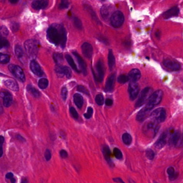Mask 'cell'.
Masks as SVG:
<instances>
[{
  "label": "cell",
  "mask_w": 183,
  "mask_h": 183,
  "mask_svg": "<svg viewBox=\"0 0 183 183\" xmlns=\"http://www.w3.org/2000/svg\"><path fill=\"white\" fill-rule=\"evenodd\" d=\"M9 33V31L5 26H0V37H7Z\"/></svg>",
  "instance_id": "cell-43"
},
{
  "label": "cell",
  "mask_w": 183,
  "mask_h": 183,
  "mask_svg": "<svg viewBox=\"0 0 183 183\" xmlns=\"http://www.w3.org/2000/svg\"><path fill=\"white\" fill-rule=\"evenodd\" d=\"M163 96V92L161 90H158L153 92L148 99L146 106L150 110H153L156 106L158 105L159 104H160L162 100Z\"/></svg>",
  "instance_id": "cell-4"
},
{
  "label": "cell",
  "mask_w": 183,
  "mask_h": 183,
  "mask_svg": "<svg viewBox=\"0 0 183 183\" xmlns=\"http://www.w3.org/2000/svg\"><path fill=\"white\" fill-rule=\"evenodd\" d=\"M39 41L35 39H29L24 43L25 51L28 55L31 57H34L37 55L39 49Z\"/></svg>",
  "instance_id": "cell-2"
},
{
  "label": "cell",
  "mask_w": 183,
  "mask_h": 183,
  "mask_svg": "<svg viewBox=\"0 0 183 183\" xmlns=\"http://www.w3.org/2000/svg\"><path fill=\"white\" fill-rule=\"evenodd\" d=\"M9 56L7 54L0 53V64H5L9 62Z\"/></svg>",
  "instance_id": "cell-37"
},
{
  "label": "cell",
  "mask_w": 183,
  "mask_h": 183,
  "mask_svg": "<svg viewBox=\"0 0 183 183\" xmlns=\"http://www.w3.org/2000/svg\"><path fill=\"white\" fill-rule=\"evenodd\" d=\"M102 1H105V0H102Z\"/></svg>",
  "instance_id": "cell-61"
},
{
  "label": "cell",
  "mask_w": 183,
  "mask_h": 183,
  "mask_svg": "<svg viewBox=\"0 0 183 183\" xmlns=\"http://www.w3.org/2000/svg\"><path fill=\"white\" fill-rule=\"evenodd\" d=\"M125 21L124 14L120 11L114 12L110 18V22L114 28L121 27Z\"/></svg>",
  "instance_id": "cell-8"
},
{
  "label": "cell",
  "mask_w": 183,
  "mask_h": 183,
  "mask_svg": "<svg viewBox=\"0 0 183 183\" xmlns=\"http://www.w3.org/2000/svg\"><path fill=\"white\" fill-rule=\"evenodd\" d=\"M53 59L54 60L55 63L59 64L60 63L63 62L64 57L63 55L61 53H55L53 54Z\"/></svg>",
  "instance_id": "cell-33"
},
{
  "label": "cell",
  "mask_w": 183,
  "mask_h": 183,
  "mask_svg": "<svg viewBox=\"0 0 183 183\" xmlns=\"http://www.w3.org/2000/svg\"><path fill=\"white\" fill-rule=\"evenodd\" d=\"M5 85L6 87L9 88L12 91L14 92H18L19 90V85L16 81L12 80H8L5 81L4 82Z\"/></svg>",
  "instance_id": "cell-26"
},
{
  "label": "cell",
  "mask_w": 183,
  "mask_h": 183,
  "mask_svg": "<svg viewBox=\"0 0 183 183\" xmlns=\"http://www.w3.org/2000/svg\"><path fill=\"white\" fill-rule=\"evenodd\" d=\"M6 178L8 179H11L12 178H14V174H12L11 172H9V173H8V174H6Z\"/></svg>",
  "instance_id": "cell-56"
},
{
  "label": "cell",
  "mask_w": 183,
  "mask_h": 183,
  "mask_svg": "<svg viewBox=\"0 0 183 183\" xmlns=\"http://www.w3.org/2000/svg\"><path fill=\"white\" fill-rule=\"evenodd\" d=\"M83 7H84L85 9L90 14V15L92 17V19H93V20H94L98 25H101L102 23H101V22L99 21V19L98 18V17L96 16V14L95 13V12H94V10H93V9H92V6H91L90 5H88V4L85 3V4H83Z\"/></svg>",
  "instance_id": "cell-24"
},
{
  "label": "cell",
  "mask_w": 183,
  "mask_h": 183,
  "mask_svg": "<svg viewBox=\"0 0 183 183\" xmlns=\"http://www.w3.org/2000/svg\"><path fill=\"white\" fill-rule=\"evenodd\" d=\"M69 6V0H61L59 5L60 9H64L68 8Z\"/></svg>",
  "instance_id": "cell-44"
},
{
  "label": "cell",
  "mask_w": 183,
  "mask_h": 183,
  "mask_svg": "<svg viewBox=\"0 0 183 183\" xmlns=\"http://www.w3.org/2000/svg\"><path fill=\"white\" fill-rule=\"evenodd\" d=\"M116 64V59L112 50H109L108 54V65L110 71H112Z\"/></svg>",
  "instance_id": "cell-27"
},
{
  "label": "cell",
  "mask_w": 183,
  "mask_h": 183,
  "mask_svg": "<svg viewBox=\"0 0 183 183\" xmlns=\"http://www.w3.org/2000/svg\"><path fill=\"white\" fill-rule=\"evenodd\" d=\"M167 172L170 181H174L176 180L178 176V174L175 171V170L174 169V167H168L167 170Z\"/></svg>",
  "instance_id": "cell-29"
},
{
  "label": "cell",
  "mask_w": 183,
  "mask_h": 183,
  "mask_svg": "<svg viewBox=\"0 0 183 183\" xmlns=\"http://www.w3.org/2000/svg\"><path fill=\"white\" fill-rule=\"evenodd\" d=\"M169 143L176 147H180L182 146V136L179 130L174 132L170 136Z\"/></svg>",
  "instance_id": "cell-11"
},
{
  "label": "cell",
  "mask_w": 183,
  "mask_h": 183,
  "mask_svg": "<svg viewBox=\"0 0 183 183\" xmlns=\"http://www.w3.org/2000/svg\"><path fill=\"white\" fill-rule=\"evenodd\" d=\"M153 93V89L150 87H146L142 90L135 104V108H140L146 103L149 97Z\"/></svg>",
  "instance_id": "cell-5"
},
{
  "label": "cell",
  "mask_w": 183,
  "mask_h": 183,
  "mask_svg": "<svg viewBox=\"0 0 183 183\" xmlns=\"http://www.w3.org/2000/svg\"><path fill=\"white\" fill-rule=\"evenodd\" d=\"M129 80L128 75H126L125 74H122L120 75L119 76V77L117 78L118 82L120 83V84H125Z\"/></svg>",
  "instance_id": "cell-36"
},
{
  "label": "cell",
  "mask_w": 183,
  "mask_h": 183,
  "mask_svg": "<svg viewBox=\"0 0 183 183\" xmlns=\"http://www.w3.org/2000/svg\"><path fill=\"white\" fill-rule=\"evenodd\" d=\"M3 108L2 105H1V103H0V115H1L2 114V113L3 112Z\"/></svg>",
  "instance_id": "cell-60"
},
{
  "label": "cell",
  "mask_w": 183,
  "mask_h": 183,
  "mask_svg": "<svg viewBox=\"0 0 183 183\" xmlns=\"http://www.w3.org/2000/svg\"><path fill=\"white\" fill-rule=\"evenodd\" d=\"M61 94L62 99L64 101H66L67 95H68V90L66 87H64L62 88Z\"/></svg>",
  "instance_id": "cell-48"
},
{
  "label": "cell",
  "mask_w": 183,
  "mask_h": 183,
  "mask_svg": "<svg viewBox=\"0 0 183 183\" xmlns=\"http://www.w3.org/2000/svg\"><path fill=\"white\" fill-rule=\"evenodd\" d=\"M74 102L76 106L78 109H81L82 108L84 103V100L83 97L80 94H75L73 96Z\"/></svg>",
  "instance_id": "cell-28"
},
{
  "label": "cell",
  "mask_w": 183,
  "mask_h": 183,
  "mask_svg": "<svg viewBox=\"0 0 183 183\" xmlns=\"http://www.w3.org/2000/svg\"><path fill=\"white\" fill-rule=\"evenodd\" d=\"M155 154L151 149H147L146 151V156L149 160H153L155 157Z\"/></svg>",
  "instance_id": "cell-42"
},
{
  "label": "cell",
  "mask_w": 183,
  "mask_h": 183,
  "mask_svg": "<svg viewBox=\"0 0 183 183\" xmlns=\"http://www.w3.org/2000/svg\"><path fill=\"white\" fill-rule=\"evenodd\" d=\"M47 37L51 43L62 48L66 47L67 32L63 25L58 24L50 25L47 31Z\"/></svg>",
  "instance_id": "cell-1"
},
{
  "label": "cell",
  "mask_w": 183,
  "mask_h": 183,
  "mask_svg": "<svg viewBox=\"0 0 183 183\" xmlns=\"http://www.w3.org/2000/svg\"><path fill=\"white\" fill-rule=\"evenodd\" d=\"M102 152H103V155L104 158L106 161L109 165H110V167H114L115 164L113 163L111 156V151H110V148L108 145H104L102 147Z\"/></svg>",
  "instance_id": "cell-17"
},
{
  "label": "cell",
  "mask_w": 183,
  "mask_h": 183,
  "mask_svg": "<svg viewBox=\"0 0 183 183\" xmlns=\"http://www.w3.org/2000/svg\"><path fill=\"white\" fill-rule=\"evenodd\" d=\"M115 79H116V74H112L108 78L105 83V91L107 92H113L114 89Z\"/></svg>",
  "instance_id": "cell-16"
},
{
  "label": "cell",
  "mask_w": 183,
  "mask_h": 183,
  "mask_svg": "<svg viewBox=\"0 0 183 183\" xmlns=\"http://www.w3.org/2000/svg\"><path fill=\"white\" fill-rule=\"evenodd\" d=\"M65 58L66 59L68 63V64L70 65V66L71 67V68L74 70L75 71H76L77 73H80V71L78 68L75 63L73 59L72 58L71 56L69 54H66L65 55Z\"/></svg>",
  "instance_id": "cell-31"
},
{
  "label": "cell",
  "mask_w": 183,
  "mask_h": 183,
  "mask_svg": "<svg viewBox=\"0 0 183 183\" xmlns=\"http://www.w3.org/2000/svg\"><path fill=\"white\" fill-rule=\"evenodd\" d=\"M161 31H157V32H156V37L158 38V39H160L161 37Z\"/></svg>",
  "instance_id": "cell-58"
},
{
  "label": "cell",
  "mask_w": 183,
  "mask_h": 183,
  "mask_svg": "<svg viewBox=\"0 0 183 183\" xmlns=\"http://www.w3.org/2000/svg\"><path fill=\"white\" fill-rule=\"evenodd\" d=\"M113 102L111 99L107 98L106 99V105L108 106H112L113 105Z\"/></svg>",
  "instance_id": "cell-54"
},
{
  "label": "cell",
  "mask_w": 183,
  "mask_h": 183,
  "mask_svg": "<svg viewBox=\"0 0 183 183\" xmlns=\"http://www.w3.org/2000/svg\"><path fill=\"white\" fill-rule=\"evenodd\" d=\"M17 137L19 140H20L21 141H25V139L20 135H17Z\"/></svg>",
  "instance_id": "cell-57"
},
{
  "label": "cell",
  "mask_w": 183,
  "mask_h": 183,
  "mask_svg": "<svg viewBox=\"0 0 183 183\" xmlns=\"http://www.w3.org/2000/svg\"><path fill=\"white\" fill-rule=\"evenodd\" d=\"M60 156L63 158H67L68 157V156L67 152L65 150H64V149L60 150Z\"/></svg>",
  "instance_id": "cell-53"
},
{
  "label": "cell",
  "mask_w": 183,
  "mask_h": 183,
  "mask_svg": "<svg viewBox=\"0 0 183 183\" xmlns=\"http://www.w3.org/2000/svg\"><path fill=\"white\" fill-rule=\"evenodd\" d=\"M10 28L12 29V31L13 32H16L19 30V25L18 23H16V22H12L10 25Z\"/></svg>",
  "instance_id": "cell-50"
},
{
  "label": "cell",
  "mask_w": 183,
  "mask_h": 183,
  "mask_svg": "<svg viewBox=\"0 0 183 183\" xmlns=\"http://www.w3.org/2000/svg\"><path fill=\"white\" fill-rule=\"evenodd\" d=\"M95 102L99 106L102 105L104 102V98L103 95L102 94H98L96 95L95 98Z\"/></svg>",
  "instance_id": "cell-41"
},
{
  "label": "cell",
  "mask_w": 183,
  "mask_h": 183,
  "mask_svg": "<svg viewBox=\"0 0 183 183\" xmlns=\"http://www.w3.org/2000/svg\"><path fill=\"white\" fill-rule=\"evenodd\" d=\"M128 92L130 100L131 101L135 100L140 92L139 85L136 82H131L128 85Z\"/></svg>",
  "instance_id": "cell-10"
},
{
  "label": "cell",
  "mask_w": 183,
  "mask_h": 183,
  "mask_svg": "<svg viewBox=\"0 0 183 183\" xmlns=\"http://www.w3.org/2000/svg\"><path fill=\"white\" fill-rule=\"evenodd\" d=\"M48 0H33L32 7L35 10L43 9L48 6Z\"/></svg>",
  "instance_id": "cell-19"
},
{
  "label": "cell",
  "mask_w": 183,
  "mask_h": 183,
  "mask_svg": "<svg viewBox=\"0 0 183 183\" xmlns=\"http://www.w3.org/2000/svg\"><path fill=\"white\" fill-rule=\"evenodd\" d=\"M5 141V139L2 136H0V157L3 155V144Z\"/></svg>",
  "instance_id": "cell-51"
},
{
  "label": "cell",
  "mask_w": 183,
  "mask_h": 183,
  "mask_svg": "<svg viewBox=\"0 0 183 183\" xmlns=\"http://www.w3.org/2000/svg\"><path fill=\"white\" fill-rule=\"evenodd\" d=\"M129 80L131 82H136L141 78V73L139 69L134 68L132 69L128 75Z\"/></svg>",
  "instance_id": "cell-21"
},
{
  "label": "cell",
  "mask_w": 183,
  "mask_h": 183,
  "mask_svg": "<svg viewBox=\"0 0 183 183\" xmlns=\"http://www.w3.org/2000/svg\"><path fill=\"white\" fill-rule=\"evenodd\" d=\"M93 112H94L93 109H92V107H89V108H88L87 113L84 114V117H85L86 119H90V118H92V116L93 115Z\"/></svg>",
  "instance_id": "cell-47"
},
{
  "label": "cell",
  "mask_w": 183,
  "mask_h": 183,
  "mask_svg": "<svg viewBox=\"0 0 183 183\" xmlns=\"http://www.w3.org/2000/svg\"><path fill=\"white\" fill-rule=\"evenodd\" d=\"M163 63L167 68L171 71H178L181 69V64L176 61L170 60H165Z\"/></svg>",
  "instance_id": "cell-14"
},
{
  "label": "cell",
  "mask_w": 183,
  "mask_h": 183,
  "mask_svg": "<svg viewBox=\"0 0 183 183\" xmlns=\"http://www.w3.org/2000/svg\"><path fill=\"white\" fill-rule=\"evenodd\" d=\"M26 89L28 90V92L30 94H31L34 97L39 98V97L40 96V92L36 88L33 87L32 85H28L26 87Z\"/></svg>",
  "instance_id": "cell-30"
},
{
  "label": "cell",
  "mask_w": 183,
  "mask_h": 183,
  "mask_svg": "<svg viewBox=\"0 0 183 183\" xmlns=\"http://www.w3.org/2000/svg\"><path fill=\"white\" fill-rule=\"evenodd\" d=\"M77 90H78V92H82L86 95H88V96L90 95L89 92L88 91V90L83 85H78L77 87Z\"/></svg>",
  "instance_id": "cell-45"
},
{
  "label": "cell",
  "mask_w": 183,
  "mask_h": 183,
  "mask_svg": "<svg viewBox=\"0 0 183 183\" xmlns=\"http://www.w3.org/2000/svg\"><path fill=\"white\" fill-rule=\"evenodd\" d=\"M160 127V126L158 123L150 119V121L144 124L143 130L144 134L148 136L154 137L158 133Z\"/></svg>",
  "instance_id": "cell-3"
},
{
  "label": "cell",
  "mask_w": 183,
  "mask_h": 183,
  "mask_svg": "<svg viewBox=\"0 0 183 183\" xmlns=\"http://www.w3.org/2000/svg\"><path fill=\"white\" fill-rule=\"evenodd\" d=\"M122 140L125 144L129 146L132 142V136L128 133H125L122 135Z\"/></svg>",
  "instance_id": "cell-32"
},
{
  "label": "cell",
  "mask_w": 183,
  "mask_h": 183,
  "mask_svg": "<svg viewBox=\"0 0 183 183\" xmlns=\"http://www.w3.org/2000/svg\"><path fill=\"white\" fill-rule=\"evenodd\" d=\"M69 111H70V113L72 116V117H73L74 119H78V112L76 111V110H75V108H73V107H71L69 109Z\"/></svg>",
  "instance_id": "cell-49"
},
{
  "label": "cell",
  "mask_w": 183,
  "mask_h": 183,
  "mask_svg": "<svg viewBox=\"0 0 183 183\" xmlns=\"http://www.w3.org/2000/svg\"><path fill=\"white\" fill-rule=\"evenodd\" d=\"M167 117V112L165 109L159 108L156 109L154 111L150 113V119L157 123L158 124L162 123L165 120Z\"/></svg>",
  "instance_id": "cell-6"
},
{
  "label": "cell",
  "mask_w": 183,
  "mask_h": 183,
  "mask_svg": "<svg viewBox=\"0 0 183 183\" xmlns=\"http://www.w3.org/2000/svg\"><path fill=\"white\" fill-rule=\"evenodd\" d=\"M19 0H9L10 2L12 3V4H15L17 2H18Z\"/></svg>",
  "instance_id": "cell-59"
},
{
  "label": "cell",
  "mask_w": 183,
  "mask_h": 183,
  "mask_svg": "<svg viewBox=\"0 0 183 183\" xmlns=\"http://www.w3.org/2000/svg\"><path fill=\"white\" fill-rule=\"evenodd\" d=\"M9 46V43L4 37H0V49L7 48Z\"/></svg>",
  "instance_id": "cell-38"
},
{
  "label": "cell",
  "mask_w": 183,
  "mask_h": 183,
  "mask_svg": "<svg viewBox=\"0 0 183 183\" xmlns=\"http://www.w3.org/2000/svg\"><path fill=\"white\" fill-rule=\"evenodd\" d=\"M52 154L51 152L49 149H46V151L45 153V157L46 158V161H49L51 158Z\"/></svg>",
  "instance_id": "cell-52"
},
{
  "label": "cell",
  "mask_w": 183,
  "mask_h": 183,
  "mask_svg": "<svg viewBox=\"0 0 183 183\" xmlns=\"http://www.w3.org/2000/svg\"><path fill=\"white\" fill-rule=\"evenodd\" d=\"M113 153H114L115 157L118 160H120L123 159V153H122L121 150L119 148H115L113 149Z\"/></svg>",
  "instance_id": "cell-39"
},
{
  "label": "cell",
  "mask_w": 183,
  "mask_h": 183,
  "mask_svg": "<svg viewBox=\"0 0 183 183\" xmlns=\"http://www.w3.org/2000/svg\"><path fill=\"white\" fill-rule=\"evenodd\" d=\"M81 48L83 54L85 57L88 59H91L93 54V47L92 45L89 43L85 42L83 43Z\"/></svg>",
  "instance_id": "cell-15"
},
{
  "label": "cell",
  "mask_w": 183,
  "mask_h": 183,
  "mask_svg": "<svg viewBox=\"0 0 183 183\" xmlns=\"http://www.w3.org/2000/svg\"><path fill=\"white\" fill-rule=\"evenodd\" d=\"M48 85V81L47 79L43 78L40 80H39L38 82V86L41 89H46Z\"/></svg>",
  "instance_id": "cell-34"
},
{
  "label": "cell",
  "mask_w": 183,
  "mask_h": 183,
  "mask_svg": "<svg viewBox=\"0 0 183 183\" xmlns=\"http://www.w3.org/2000/svg\"><path fill=\"white\" fill-rule=\"evenodd\" d=\"M30 69L32 72L38 76H41L43 75V71L41 67L40 66L38 63L34 60H32L30 62Z\"/></svg>",
  "instance_id": "cell-20"
},
{
  "label": "cell",
  "mask_w": 183,
  "mask_h": 183,
  "mask_svg": "<svg viewBox=\"0 0 183 183\" xmlns=\"http://www.w3.org/2000/svg\"><path fill=\"white\" fill-rule=\"evenodd\" d=\"M97 39H98L100 42L105 44L106 45H109V41L108 40V39L105 37L103 36V35H101V34L98 35L97 37Z\"/></svg>",
  "instance_id": "cell-46"
},
{
  "label": "cell",
  "mask_w": 183,
  "mask_h": 183,
  "mask_svg": "<svg viewBox=\"0 0 183 183\" xmlns=\"http://www.w3.org/2000/svg\"><path fill=\"white\" fill-rule=\"evenodd\" d=\"M111 7L108 5H104L101 9V16L104 20H107L110 17Z\"/></svg>",
  "instance_id": "cell-25"
},
{
  "label": "cell",
  "mask_w": 183,
  "mask_h": 183,
  "mask_svg": "<svg viewBox=\"0 0 183 183\" xmlns=\"http://www.w3.org/2000/svg\"><path fill=\"white\" fill-rule=\"evenodd\" d=\"M73 54L77 60L78 64H79V66L80 67L81 70L83 74V75H85V76L87 75V65H86V64L85 62V61L83 59L82 57H81L80 55L78 54V53H77L76 52H73Z\"/></svg>",
  "instance_id": "cell-22"
},
{
  "label": "cell",
  "mask_w": 183,
  "mask_h": 183,
  "mask_svg": "<svg viewBox=\"0 0 183 183\" xmlns=\"http://www.w3.org/2000/svg\"><path fill=\"white\" fill-rule=\"evenodd\" d=\"M0 96L2 98L3 105L5 106V107L8 108L10 106H11L12 103L13 99L12 94H10L9 92L6 90L1 92Z\"/></svg>",
  "instance_id": "cell-13"
},
{
  "label": "cell",
  "mask_w": 183,
  "mask_h": 183,
  "mask_svg": "<svg viewBox=\"0 0 183 183\" xmlns=\"http://www.w3.org/2000/svg\"><path fill=\"white\" fill-rule=\"evenodd\" d=\"M9 69L10 72L15 76V77L21 82H25V74L24 73L22 69L20 67L15 64H10L9 66Z\"/></svg>",
  "instance_id": "cell-9"
},
{
  "label": "cell",
  "mask_w": 183,
  "mask_h": 183,
  "mask_svg": "<svg viewBox=\"0 0 183 183\" xmlns=\"http://www.w3.org/2000/svg\"><path fill=\"white\" fill-rule=\"evenodd\" d=\"M15 52L17 57L21 58L23 55V50L19 45H16L15 47Z\"/></svg>",
  "instance_id": "cell-35"
},
{
  "label": "cell",
  "mask_w": 183,
  "mask_h": 183,
  "mask_svg": "<svg viewBox=\"0 0 183 183\" xmlns=\"http://www.w3.org/2000/svg\"><path fill=\"white\" fill-rule=\"evenodd\" d=\"M55 71L57 75L60 76H66L67 78H71V69L67 66H63L57 64L55 68Z\"/></svg>",
  "instance_id": "cell-12"
},
{
  "label": "cell",
  "mask_w": 183,
  "mask_h": 183,
  "mask_svg": "<svg viewBox=\"0 0 183 183\" xmlns=\"http://www.w3.org/2000/svg\"><path fill=\"white\" fill-rule=\"evenodd\" d=\"M96 69V72H95L92 69V73L94 75V78L98 82H102L105 75V67L102 60H99L97 62Z\"/></svg>",
  "instance_id": "cell-7"
},
{
  "label": "cell",
  "mask_w": 183,
  "mask_h": 183,
  "mask_svg": "<svg viewBox=\"0 0 183 183\" xmlns=\"http://www.w3.org/2000/svg\"><path fill=\"white\" fill-rule=\"evenodd\" d=\"M180 10L178 7H174L170 8V9L164 12L163 14V17L165 19H169L172 17H176L178 16Z\"/></svg>",
  "instance_id": "cell-23"
},
{
  "label": "cell",
  "mask_w": 183,
  "mask_h": 183,
  "mask_svg": "<svg viewBox=\"0 0 183 183\" xmlns=\"http://www.w3.org/2000/svg\"><path fill=\"white\" fill-rule=\"evenodd\" d=\"M113 181H115V182H116V183H125V181H123L122 179L120 178H114L113 179Z\"/></svg>",
  "instance_id": "cell-55"
},
{
  "label": "cell",
  "mask_w": 183,
  "mask_h": 183,
  "mask_svg": "<svg viewBox=\"0 0 183 183\" xmlns=\"http://www.w3.org/2000/svg\"><path fill=\"white\" fill-rule=\"evenodd\" d=\"M74 24L75 25L76 28L78 30H82V23L81 22L80 19L78 17H74L73 19Z\"/></svg>",
  "instance_id": "cell-40"
},
{
  "label": "cell",
  "mask_w": 183,
  "mask_h": 183,
  "mask_svg": "<svg viewBox=\"0 0 183 183\" xmlns=\"http://www.w3.org/2000/svg\"><path fill=\"white\" fill-rule=\"evenodd\" d=\"M169 135L168 132H164L161 135L157 141L155 143V147L157 149H161L165 146L167 143V136Z\"/></svg>",
  "instance_id": "cell-18"
}]
</instances>
